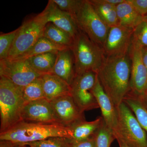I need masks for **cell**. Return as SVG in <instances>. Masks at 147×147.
Returning a JSON list of instances; mask_svg holds the SVG:
<instances>
[{
  "mask_svg": "<svg viewBox=\"0 0 147 147\" xmlns=\"http://www.w3.org/2000/svg\"><path fill=\"white\" fill-rule=\"evenodd\" d=\"M97 73L90 71L76 75L70 85V95L82 112L99 108L92 89Z\"/></svg>",
  "mask_w": 147,
  "mask_h": 147,
  "instance_id": "ba28073f",
  "label": "cell"
},
{
  "mask_svg": "<svg viewBox=\"0 0 147 147\" xmlns=\"http://www.w3.org/2000/svg\"><path fill=\"white\" fill-rule=\"evenodd\" d=\"M63 137L70 139L71 128L59 124H43L22 121L5 131L0 133V140L14 144L24 145L47 138Z\"/></svg>",
  "mask_w": 147,
  "mask_h": 147,
  "instance_id": "7a4b0ae2",
  "label": "cell"
},
{
  "mask_svg": "<svg viewBox=\"0 0 147 147\" xmlns=\"http://www.w3.org/2000/svg\"><path fill=\"white\" fill-rule=\"evenodd\" d=\"M70 48L74 57L76 76L90 71L97 73L105 58L102 47L80 30Z\"/></svg>",
  "mask_w": 147,
  "mask_h": 147,
  "instance_id": "277c9868",
  "label": "cell"
},
{
  "mask_svg": "<svg viewBox=\"0 0 147 147\" xmlns=\"http://www.w3.org/2000/svg\"><path fill=\"white\" fill-rule=\"evenodd\" d=\"M41 76L31 67L26 59L7 58L0 60V76L22 88Z\"/></svg>",
  "mask_w": 147,
  "mask_h": 147,
  "instance_id": "9c48e42d",
  "label": "cell"
},
{
  "mask_svg": "<svg viewBox=\"0 0 147 147\" xmlns=\"http://www.w3.org/2000/svg\"><path fill=\"white\" fill-rule=\"evenodd\" d=\"M142 48L131 42L128 53L131 61L129 92L139 96L147 90V69L142 57Z\"/></svg>",
  "mask_w": 147,
  "mask_h": 147,
  "instance_id": "8fae6325",
  "label": "cell"
},
{
  "mask_svg": "<svg viewBox=\"0 0 147 147\" xmlns=\"http://www.w3.org/2000/svg\"><path fill=\"white\" fill-rule=\"evenodd\" d=\"M47 21L68 33L74 38L79 32V29L73 15L61 10L53 0H49L45 9Z\"/></svg>",
  "mask_w": 147,
  "mask_h": 147,
  "instance_id": "5bb4252c",
  "label": "cell"
},
{
  "mask_svg": "<svg viewBox=\"0 0 147 147\" xmlns=\"http://www.w3.org/2000/svg\"><path fill=\"white\" fill-rule=\"evenodd\" d=\"M134 29L119 26L110 28L102 47L105 57H119L128 54Z\"/></svg>",
  "mask_w": 147,
  "mask_h": 147,
  "instance_id": "30bf717a",
  "label": "cell"
},
{
  "mask_svg": "<svg viewBox=\"0 0 147 147\" xmlns=\"http://www.w3.org/2000/svg\"><path fill=\"white\" fill-rule=\"evenodd\" d=\"M24 145H29L32 147H70L69 139L63 137H50Z\"/></svg>",
  "mask_w": 147,
  "mask_h": 147,
  "instance_id": "83f0119b",
  "label": "cell"
},
{
  "mask_svg": "<svg viewBox=\"0 0 147 147\" xmlns=\"http://www.w3.org/2000/svg\"><path fill=\"white\" fill-rule=\"evenodd\" d=\"M74 16L79 30L102 48L110 28L97 15L89 0H83Z\"/></svg>",
  "mask_w": 147,
  "mask_h": 147,
  "instance_id": "52a82bcc",
  "label": "cell"
},
{
  "mask_svg": "<svg viewBox=\"0 0 147 147\" xmlns=\"http://www.w3.org/2000/svg\"><path fill=\"white\" fill-rule=\"evenodd\" d=\"M57 53H44L33 56L26 60L31 67L40 75L52 74Z\"/></svg>",
  "mask_w": 147,
  "mask_h": 147,
  "instance_id": "44dd1931",
  "label": "cell"
},
{
  "mask_svg": "<svg viewBox=\"0 0 147 147\" xmlns=\"http://www.w3.org/2000/svg\"><path fill=\"white\" fill-rule=\"evenodd\" d=\"M123 102L134 113L140 125L147 133V108L142 104L138 96L129 92Z\"/></svg>",
  "mask_w": 147,
  "mask_h": 147,
  "instance_id": "cb8c5ba5",
  "label": "cell"
},
{
  "mask_svg": "<svg viewBox=\"0 0 147 147\" xmlns=\"http://www.w3.org/2000/svg\"><path fill=\"white\" fill-rule=\"evenodd\" d=\"M21 118L22 121L26 122L58 124L50 101L45 98L25 104L22 110Z\"/></svg>",
  "mask_w": 147,
  "mask_h": 147,
  "instance_id": "4fadbf2b",
  "label": "cell"
},
{
  "mask_svg": "<svg viewBox=\"0 0 147 147\" xmlns=\"http://www.w3.org/2000/svg\"><path fill=\"white\" fill-rule=\"evenodd\" d=\"M117 12L120 26L134 29L144 19L145 16L141 15L129 1L123 2L117 6Z\"/></svg>",
  "mask_w": 147,
  "mask_h": 147,
  "instance_id": "d6986e66",
  "label": "cell"
},
{
  "mask_svg": "<svg viewBox=\"0 0 147 147\" xmlns=\"http://www.w3.org/2000/svg\"><path fill=\"white\" fill-rule=\"evenodd\" d=\"M131 69L128 54L105 57L97 73L102 88L116 107L123 102L130 90Z\"/></svg>",
  "mask_w": 147,
  "mask_h": 147,
  "instance_id": "6da1fadb",
  "label": "cell"
},
{
  "mask_svg": "<svg viewBox=\"0 0 147 147\" xmlns=\"http://www.w3.org/2000/svg\"><path fill=\"white\" fill-rule=\"evenodd\" d=\"M48 23L47 13L44 10L24 21L18 31L8 59H14L27 52L42 36Z\"/></svg>",
  "mask_w": 147,
  "mask_h": 147,
  "instance_id": "8992f818",
  "label": "cell"
},
{
  "mask_svg": "<svg viewBox=\"0 0 147 147\" xmlns=\"http://www.w3.org/2000/svg\"><path fill=\"white\" fill-rule=\"evenodd\" d=\"M61 10L74 15L81 5L83 0H53Z\"/></svg>",
  "mask_w": 147,
  "mask_h": 147,
  "instance_id": "f546056e",
  "label": "cell"
},
{
  "mask_svg": "<svg viewBox=\"0 0 147 147\" xmlns=\"http://www.w3.org/2000/svg\"><path fill=\"white\" fill-rule=\"evenodd\" d=\"M92 92L101 110V117L104 122L114 132L117 125V107L105 93L98 76L93 88Z\"/></svg>",
  "mask_w": 147,
  "mask_h": 147,
  "instance_id": "9a60e30c",
  "label": "cell"
},
{
  "mask_svg": "<svg viewBox=\"0 0 147 147\" xmlns=\"http://www.w3.org/2000/svg\"><path fill=\"white\" fill-rule=\"evenodd\" d=\"M18 28L7 33L0 35V60L7 59L16 38Z\"/></svg>",
  "mask_w": 147,
  "mask_h": 147,
  "instance_id": "4316f807",
  "label": "cell"
},
{
  "mask_svg": "<svg viewBox=\"0 0 147 147\" xmlns=\"http://www.w3.org/2000/svg\"><path fill=\"white\" fill-rule=\"evenodd\" d=\"M131 42L142 47H147V21L146 18L133 30Z\"/></svg>",
  "mask_w": 147,
  "mask_h": 147,
  "instance_id": "f1b7e54d",
  "label": "cell"
},
{
  "mask_svg": "<svg viewBox=\"0 0 147 147\" xmlns=\"http://www.w3.org/2000/svg\"><path fill=\"white\" fill-rule=\"evenodd\" d=\"M97 15L110 28L119 25L117 6L106 2L105 0H89Z\"/></svg>",
  "mask_w": 147,
  "mask_h": 147,
  "instance_id": "ffe728a7",
  "label": "cell"
},
{
  "mask_svg": "<svg viewBox=\"0 0 147 147\" xmlns=\"http://www.w3.org/2000/svg\"><path fill=\"white\" fill-rule=\"evenodd\" d=\"M96 138L97 147H110L116 139L113 130L106 125L104 121L96 134Z\"/></svg>",
  "mask_w": 147,
  "mask_h": 147,
  "instance_id": "484cf974",
  "label": "cell"
},
{
  "mask_svg": "<svg viewBox=\"0 0 147 147\" xmlns=\"http://www.w3.org/2000/svg\"><path fill=\"white\" fill-rule=\"evenodd\" d=\"M22 94L26 104L45 98L41 76L24 87Z\"/></svg>",
  "mask_w": 147,
  "mask_h": 147,
  "instance_id": "d4e9b609",
  "label": "cell"
},
{
  "mask_svg": "<svg viewBox=\"0 0 147 147\" xmlns=\"http://www.w3.org/2000/svg\"><path fill=\"white\" fill-rule=\"evenodd\" d=\"M138 96L143 105L147 108V90L144 94L140 96Z\"/></svg>",
  "mask_w": 147,
  "mask_h": 147,
  "instance_id": "e575fe53",
  "label": "cell"
},
{
  "mask_svg": "<svg viewBox=\"0 0 147 147\" xmlns=\"http://www.w3.org/2000/svg\"><path fill=\"white\" fill-rule=\"evenodd\" d=\"M142 53L143 61L147 69V47H142Z\"/></svg>",
  "mask_w": 147,
  "mask_h": 147,
  "instance_id": "836d02e7",
  "label": "cell"
},
{
  "mask_svg": "<svg viewBox=\"0 0 147 147\" xmlns=\"http://www.w3.org/2000/svg\"><path fill=\"white\" fill-rule=\"evenodd\" d=\"M69 143L70 147H97L96 135L91 138L84 141L79 142L69 141Z\"/></svg>",
  "mask_w": 147,
  "mask_h": 147,
  "instance_id": "1f68e13d",
  "label": "cell"
},
{
  "mask_svg": "<svg viewBox=\"0 0 147 147\" xmlns=\"http://www.w3.org/2000/svg\"><path fill=\"white\" fill-rule=\"evenodd\" d=\"M44 97L51 101L57 98L70 94V86L63 79L53 74L41 76Z\"/></svg>",
  "mask_w": 147,
  "mask_h": 147,
  "instance_id": "e0dca14e",
  "label": "cell"
},
{
  "mask_svg": "<svg viewBox=\"0 0 147 147\" xmlns=\"http://www.w3.org/2000/svg\"><path fill=\"white\" fill-rule=\"evenodd\" d=\"M134 8L142 16L147 14V0H128Z\"/></svg>",
  "mask_w": 147,
  "mask_h": 147,
  "instance_id": "4dcf8cb0",
  "label": "cell"
},
{
  "mask_svg": "<svg viewBox=\"0 0 147 147\" xmlns=\"http://www.w3.org/2000/svg\"><path fill=\"white\" fill-rule=\"evenodd\" d=\"M145 18H146V20L147 21V15H146V16H145Z\"/></svg>",
  "mask_w": 147,
  "mask_h": 147,
  "instance_id": "74e56055",
  "label": "cell"
},
{
  "mask_svg": "<svg viewBox=\"0 0 147 147\" xmlns=\"http://www.w3.org/2000/svg\"><path fill=\"white\" fill-rule=\"evenodd\" d=\"M14 145L15 147H32L27 145L14 144Z\"/></svg>",
  "mask_w": 147,
  "mask_h": 147,
  "instance_id": "8d00e7d4",
  "label": "cell"
},
{
  "mask_svg": "<svg viewBox=\"0 0 147 147\" xmlns=\"http://www.w3.org/2000/svg\"><path fill=\"white\" fill-rule=\"evenodd\" d=\"M59 45L70 47L73 44L74 38L67 32L50 22L46 24L43 30L42 36Z\"/></svg>",
  "mask_w": 147,
  "mask_h": 147,
  "instance_id": "603a6c76",
  "label": "cell"
},
{
  "mask_svg": "<svg viewBox=\"0 0 147 147\" xmlns=\"http://www.w3.org/2000/svg\"><path fill=\"white\" fill-rule=\"evenodd\" d=\"M50 103L58 124L69 127L76 122L85 119L84 112L78 107L70 94L57 98Z\"/></svg>",
  "mask_w": 147,
  "mask_h": 147,
  "instance_id": "7c38bea8",
  "label": "cell"
},
{
  "mask_svg": "<svg viewBox=\"0 0 147 147\" xmlns=\"http://www.w3.org/2000/svg\"><path fill=\"white\" fill-rule=\"evenodd\" d=\"M0 147H15L12 142L6 140H0Z\"/></svg>",
  "mask_w": 147,
  "mask_h": 147,
  "instance_id": "d6a6232c",
  "label": "cell"
},
{
  "mask_svg": "<svg viewBox=\"0 0 147 147\" xmlns=\"http://www.w3.org/2000/svg\"><path fill=\"white\" fill-rule=\"evenodd\" d=\"M103 121L102 117H100L91 121L84 119L76 122L69 127L72 131V137L69 140L71 142H79L94 137Z\"/></svg>",
  "mask_w": 147,
  "mask_h": 147,
  "instance_id": "ac0fdd59",
  "label": "cell"
},
{
  "mask_svg": "<svg viewBox=\"0 0 147 147\" xmlns=\"http://www.w3.org/2000/svg\"><path fill=\"white\" fill-rule=\"evenodd\" d=\"M52 74L70 86L76 76L74 57L70 47L58 52Z\"/></svg>",
  "mask_w": 147,
  "mask_h": 147,
  "instance_id": "2e32d148",
  "label": "cell"
},
{
  "mask_svg": "<svg viewBox=\"0 0 147 147\" xmlns=\"http://www.w3.org/2000/svg\"><path fill=\"white\" fill-rule=\"evenodd\" d=\"M23 89L6 78L0 76V133L22 121L21 114L26 104Z\"/></svg>",
  "mask_w": 147,
  "mask_h": 147,
  "instance_id": "3957f363",
  "label": "cell"
},
{
  "mask_svg": "<svg viewBox=\"0 0 147 147\" xmlns=\"http://www.w3.org/2000/svg\"><path fill=\"white\" fill-rule=\"evenodd\" d=\"M68 48L69 47L56 44L46 38L42 36L27 52L16 58L26 59L33 56L44 53H58L59 51Z\"/></svg>",
  "mask_w": 147,
  "mask_h": 147,
  "instance_id": "7402d4cb",
  "label": "cell"
},
{
  "mask_svg": "<svg viewBox=\"0 0 147 147\" xmlns=\"http://www.w3.org/2000/svg\"><path fill=\"white\" fill-rule=\"evenodd\" d=\"M116 139H117V141L119 147H129L128 146H127L123 141H122L121 139H118V138Z\"/></svg>",
  "mask_w": 147,
  "mask_h": 147,
  "instance_id": "d590c367",
  "label": "cell"
},
{
  "mask_svg": "<svg viewBox=\"0 0 147 147\" xmlns=\"http://www.w3.org/2000/svg\"><path fill=\"white\" fill-rule=\"evenodd\" d=\"M118 121L114 131L129 147H147L146 132L140 125L132 111L124 102L117 107Z\"/></svg>",
  "mask_w": 147,
  "mask_h": 147,
  "instance_id": "5b68a950",
  "label": "cell"
}]
</instances>
